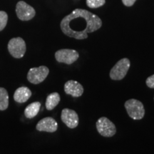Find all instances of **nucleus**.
<instances>
[{"label": "nucleus", "instance_id": "nucleus-5", "mask_svg": "<svg viewBox=\"0 0 154 154\" xmlns=\"http://www.w3.org/2000/svg\"><path fill=\"white\" fill-rule=\"evenodd\" d=\"M96 129L100 135L104 137H111L116 132L114 124L106 117H101L96 121Z\"/></svg>", "mask_w": 154, "mask_h": 154}, {"label": "nucleus", "instance_id": "nucleus-3", "mask_svg": "<svg viewBox=\"0 0 154 154\" xmlns=\"http://www.w3.org/2000/svg\"><path fill=\"white\" fill-rule=\"evenodd\" d=\"M130 66L131 62L127 58H124L119 60L110 71L109 75L111 79L115 81L122 80L127 74Z\"/></svg>", "mask_w": 154, "mask_h": 154}, {"label": "nucleus", "instance_id": "nucleus-9", "mask_svg": "<svg viewBox=\"0 0 154 154\" xmlns=\"http://www.w3.org/2000/svg\"><path fill=\"white\" fill-rule=\"evenodd\" d=\"M61 121L69 128H75L79 125V116L74 110L63 109L61 111Z\"/></svg>", "mask_w": 154, "mask_h": 154}, {"label": "nucleus", "instance_id": "nucleus-13", "mask_svg": "<svg viewBox=\"0 0 154 154\" xmlns=\"http://www.w3.org/2000/svg\"><path fill=\"white\" fill-rule=\"evenodd\" d=\"M41 103L38 101L33 102L26 106L24 110V115L27 119H33L39 112Z\"/></svg>", "mask_w": 154, "mask_h": 154}, {"label": "nucleus", "instance_id": "nucleus-7", "mask_svg": "<svg viewBox=\"0 0 154 154\" xmlns=\"http://www.w3.org/2000/svg\"><path fill=\"white\" fill-rule=\"evenodd\" d=\"M79 57V54L76 50L60 49L55 53L56 60L59 63H64L66 64H72Z\"/></svg>", "mask_w": 154, "mask_h": 154}, {"label": "nucleus", "instance_id": "nucleus-19", "mask_svg": "<svg viewBox=\"0 0 154 154\" xmlns=\"http://www.w3.org/2000/svg\"><path fill=\"white\" fill-rule=\"evenodd\" d=\"M136 0H122V2L126 7H131L134 5Z\"/></svg>", "mask_w": 154, "mask_h": 154}, {"label": "nucleus", "instance_id": "nucleus-6", "mask_svg": "<svg viewBox=\"0 0 154 154\" xmlns=\"http://www.w3.org/2000/svg\"><path fill=\"white\" fill-rule=\"evenodd\" d=\"M49 73V69L45 66L34 67L29 69L27 74L29 82L34 84H38L46 79Z\"/></svg>", "mask_w": 154, "mask_h": 154}, {"label": "nucleus", "instance_id": "nucleus-10", "mask_svg": "<svg viewBox=\"0 0 154 154\" xmlns=\"http://www.w3.org/2000/svg\"><path fill=\"white\" fill-rule=\"evenodd\" d=\"M36 128L38 131L53 133L57 130L58 124L54 119L51 117H46L38 121Z\"/></svg>", "mask_w": 154, "mask_h": 154}, {"label": "nucleus", "instance_id": "nucleus-18", "mask_svg": "<svg viewBox=\"0 0 154 154\" xmlns=\"http://www.w3.org/2000/svg\"><path fill=\"white\" fill-rule=\"evenodd\" d=\"M146 85L149 86V88H154V74L152 76H150L148 77L147 79H146Z\"/></svg>", "mask_w": 154, "mask_h": 154}, {"label": "nucleus", "instance_id": "nucleus-16", "mask_svg": "<svg viewBox=\"0 0 154 154\" xmlns=\"http://www.w3.org/2000/svg\"><path fill=\"white\" fill-rule=\"evenodd\" d=\"M106 3V0H86V5L89 8L96 9L101 7Z\"/></svg>", "mask_w": 154, "mask_h": 154}, {"label": "nucleus", "instance_id": "nucleus-15", "mask_svg": "<svg viewBox=\"0 0 154 154\" xmlns=\"http://www.w3.org/2000/svg\"><path fill=\"white\" fill-rule=\"evenodd\" d=\"M9 94L5 88L0 87V111H4L8 108Z\"/></svg>", "mask_w": 154, "mask_h": 154}, {"label": "nucleus", "instance_id": "nucleus-2", "mask_svg": "<svg viewBox=\"0 0 154 154\" xmlns=\"http://www.w3.org/2000/svg\"><path fill=\"white\" fill-rule=\"evenodd\" d=\"M127 113L131 118L134 120H140L143 118L145 115V109L143 104L137 99H131L128 100L125 103Z\"/></svg>", "mask_w": 154, "mask_h": 154}, {"label": "nucleus", "instance_id": "nucleus-11", "mask_svg": "<svg viewBox=\"0 0 154 154\" xmlns=\"http://www.w3.org/2000/svg\"><path fill=\"white\" fill-rule=\"evenodd\" d=\"M64 91L68 95L76 98L82 96L84 88L82 84L76 81L69 80L64 84Z\"/></svg>", "mask_w": 154, "mask_h": 154}, {"label": "nucleus", "instance_id": "nucleus-14", "mask_svg": "<svg viewBox=\"0 0 154 154\" xmlns=\"http://www.w3.org/2000/svg\"><path fill=\"white\" fill-rule=\"evenodd\" d=\"M60 95L57 92H54L48 95L46 100V108L47 110H53L60 102Z\"/></svg>", "mask_w": 154, "mask_h": 154}, {"label": "nucleus", "instance_id": "nucleus-8", "mask_svg": "<svg viewBox=\"0 0 154 154\" xmlns=\"http://www.w3.org/2000/svg\"><path fill=\"white\" fill-rule=\"evenodd\" d=\"M16 13L17 17L22 21L31 20L36 14V11L33 7L23 1L19 2L17 4Z\"/></svg>", "mask_w": 154, "mask_h": 154}, {"label": "nucleus", "instance_id": "nucleus-1", "mask_svg": "<svg viewBox=\"0 0 154 154\" xmlns=\"http://www.w3.org/2000/svg\"><path fill=\"white\" fill-rule=\"evenodd\" d=\"M102 21L97 15L87 10L76 9L61 22L63 33L69 37L84 39L88 34L96 32L101 27Z\"/></svg>", "mask_w": 154, "mask_h": 154}, {"label": "nucleus", "instance_id": "nucleus-4", "mask_svg": "<svg viewBox=\"0 0 154 154\" xmlns=\"http://www.w3.org/2000/svg\"><path fill=\"white\" fill-rule=\"evenodd\" d=\"M26 43L21 37L11 38L8 43V50L10 54L16 59L22 58L26 52Z\"/></svg>", "mask_w": 154, "mask_h": 154}, {"label": "nucleus", "instance_id": "nucleus-12", "mask_svg": "<svg viewBox=\"0 0 154 154\" xmlns=\"http://www.w3.org/2000/svg\"><path fill=\"white\" fill-rule=\"evenodd\" d=\"M32 96V91L29 88L25 86L19 87L15 91L14 94V99L17 103H22L27 101Z\"/></svg>", "mask_w": 154, "mask_h": 154}, {"label": "nucleus", "instance_id": "nucleus-17", "mask_svg": "<svg viewBox=\"0 0 154 154\" xmlns=\"http://www.w3.org/2000/svg\"><path fill=\"white\" fill-rule=\"evenodd\" d=\"M8 21V15L4 11H0V32L2 31L7 26Z\"/></svg>", "mask_w": 154, "mask_h": 154}]
</instances>
